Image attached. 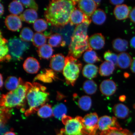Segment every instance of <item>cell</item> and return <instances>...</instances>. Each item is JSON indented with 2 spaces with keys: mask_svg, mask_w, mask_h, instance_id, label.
Segmentation results:
<instances>
[{
  "mask_svg": "<svg viewBox=\"0 0 135 135\" xmlns=\"http://www.w3.org/2000/svg\"><path fill=\"white\" fill-rule=\"evenodd\" d=\"M19 17L21 21L28 23H33L36 21L38 15L36 11L32 9L25 10Z\"/></svg>",
  "mask_w": 135,
  "mask_h": 135,
  "instance_id": "ffe728a7",
  "label": "cell"
},
{
  "mask_svg": "<svg viewBox=\"0 0 135 135\" xmlns=\"http://www.w3.org/2000/svg\"><path fill=\"white\" fill-rule=\"evenodd\" d=\"M48 38V43L51 47H64L66 45V43L64 41L63 36L60 33H56L50 35Z\"/></svg>",
  "mask_w": 135,
  "mask_h": 135,
  "instance_id": "603a6c76",
  "label": "cell"
},
{
  "mask_svg": "<svg viewBox=\"0 0 135 135\" xmlns=\"http://www.w3.org/2000/svg\"><path fill=\"white\" fill-rule=\"evenodd\" d=\"M132 135H135V132H134V134H133Z\"/></svg>",
  "mask_w": 135,
  "mask_h": 135,
  "instance_id": "db71d44e",
  "label": "cell"
},
{
  "mask_svg": "<svg viewBox=\"0 0 135 135\" xmlns=\"http://www.w3.org/2000/svg\"><path fill=\"white\" fill-rule=\"evenodd\" d=\"M104 58L106 61L110 62L114 65H117L118 55L110 50H108L104 53Z\"/></svg>",
  "mask_w": 135,
  "mask_h": 135,
  "instance_id": "60d3db41",
  "label": "cell"
},
{
  "mask_svg": "<svg viewBox=\"0 0 135 135\" xmlns=\"http://www.w3.org/2000/svg\"><path fill=\"white\" fill-rule=\"evenodd\" d=\"M91 20L90 17L86 16L80 10L76 8L71 15L70 24L71 26H77L84 22Z\"/></svg>",
  "mask_w": 135,
  "mask_h": 135,
  "instance_id": "7c38bea8",
  "label": "cell"
},
{
  "mask_svg": "<svg viewBox=\"0 0 135 135\" xmlns=\"http://www.w3.org/2000/svg\"><path fill=\"white\" fill-rule=\"evenodd\" d=\"M109 1L111 4L118 6L122 4L124 2V1L123 0H118V1Z\"/></svg>",
  "mask_w": 135,
  "mask_h": 135,
  "instance_id": "ee69618b",
  "label": "cell"
},
{
  "mask_svg": "<svg viewBox=\"0 0 135 135\" xmlns=\"http://www.w3.org/2000/svg\"><path fill=\"white\" fill-rule=\"evenodd\" d=\"M98 68L93 64H88L84 66L82 70V74L86 78L91 79L97 77Z\"/></svg>",
  "mask_w": 135,
  "mask_h": 135,
  "instance_id": "7402d4cb",
  "label": "cell"
},
{
  "mask_svg": "<svg viewBox=\"0 0 135 135\" xmlns=\"http://www.w3.org/2000/svg\"><path fill=\"white\" fill-rule=\"evenodd\" d=\"M66 57L61 54L54 55L51 58L50 67L52 70L62 72L65 65Z\"/></svg>",
  "mask_w": 135,
  "mask_h": 135,
  "instance_id": "30bf717a",
  "label": "cell"
},
{
  "mask_svg": "<svg viewBox=\"0 0 135 135\" xmlns=\"http://www.w3.org/2000/svg\"><path fill=\"white\" fill-rule=\"evenodd\" d=\"M132 60L131 57L129 54L122 52L118 55L117 65L120 68L126 69L130 66Z\"/></svg>",
  "mask_w": 135,
  "mask_h": 135,
  "instance_id": "44dd1931",
  "label": "cell"
},
{
  "mask_svg": "<svg viewBox=\"0 0 135 135\" xmlns=\"http://www.w3.org/2000/svg\"><path fill=\"white\" fill-rule=\"evenodd\" d=\"M78 6L79 9L89 17L91 16L97 7L94 1L91 0L79 1L78 2Z\"/></svg>",
  "mask_w": 135,
  "mask_h": 135,
  "instance_id": "8fae6325",
  "label": "cell"
},
{
  "mask_svg": "<svg viewBox=\"0 0 135 135\" xmlns=\"http://www.w3.org/2000/svg\"><path fill=\"white\" fill-rule=\"evenodd\" d=\"M7 45L9 55L11 56L12 60L14 61L22 60L23 54L30 47L29 44L16 37L10 38Z\"/></svg>",
  "mask_w": 135,
  "mask_h": 135,
  "instance_id": "8992f818",
  "label": "cell"
},
{
  "mask_svg": "<svg viewBox=\"0 0 135 135\" xmlns=\"http://www.w3.org/2000/svg\"><path fill=\"white\" fill-rule=\"evenodd\" d=\"M33 27L35 31L40 33L45 31L48 28V24L45 20L42 19L37 20L33 23Z\"/></svg>",
  "mask_w": 135,
  "mask_h": 135,
  "instance_id": "ab89813d",
  "label": "cell"
},
{
  "mask_svg": "<svg viewBox=\"0 0 135 135\" xmlns=\"http://www.w3.org/2000/svg\"><path fill=\"white\" fill-rule=\"evenodd\" d=\"M117 89V86L113 81L108 79L103 81L100 85V92L103 94L109 97L115 93Z\"/></svg>",
  "mask_w": 135,
  "mask_h": 135,
  "instance_id": "9a60e30c",
  "label": "cell"
},
{
  "mask_svg": "<svg viewBox=\"0 0 135 135\" xmlns=\"http://www.w3.org/2000/svg\"><path fill=\"white\" fill-rule=\"evenodd\" d=\"M91 20L77 25L75 28L73 35L83 37H88L87 30L89 25L91 22Z\"/></svg>",
  "mask_w": 135,
  "mask_h": 135,
  "instance_id": "f1b7e54d",
  "label": "cell"
},
{
  "mask_svg": "<svg viewBox=\"0 0 135 135\" xmlns=\"http://www.w3.org/2000/svg\"><path fill=\"white\" fill-rule=\"evenodd\" d=\"M83 118L77 116L75 118L71 117L64 124L65 128L61 131L65 135H78L83 133Z\"/></svg>",
  "mask_w": 135,
  "mask_h": 135,
  "instance_id": "52a82bcc",
  "label": "cell"
},
{
  "mask_svg": "<svg viewBox=\"0 0 135 135\" xmlns=\"http://www.w3.org/2000/svg\"><path fill=\"white\" fill-rule=\"evenodd\" d=\"M88 42L89 46L92 50H101L105 45V38L101 33H95L89 38Z\"/></svg>",
  "mask_w": 135,
  "mask_h": 135,
  "instance_id": "4fadbf2b",
  "label": "cell"
},
{
  "mask_svg": "<svg viewBox=\"0 0 135 135\" xmlns=\"http://www.w3.org/2000/svg\"><path fill=\"white\" fill-rule=\"evenodd\" d=\"M23 67L25 71L31 74L37 73L40 68L38 61L33 57L27 58L25 61Z\"/></svg>",
  "mask_w": 135,
  "mask_h": 135,
  "instance_id": "2e32d148",
  "label": "cell"
},
{
  "mask_svg": "<svg viewBox=\"0 0 135 135\" xmlns=\"http://www.w3.org/2000/svg\"><path fill=\"white\" fill-rule=\"evenodd\" d=\"M89 37H85L73 35L69 45L68 55L78 59L84 52L92 49L89 46Z\"/></svg>",
  "mask_w": 135,
  "mask_h": 135,
  "instance_id": "5b68a950",
  "label": "cell"
},
{
  "mask_svg": "<svg viewBox=\"0 0 135 135\" xmlns=\"http://www.w3.org/2000/svg\"><path fill=\"white\" fill-rule=\"evenodd\" d=\"M4 135H16L14 132H6L4 134Z\"/></svg>",
  "mask_w": 135,
  "mask_h": 135,
  "instance_id": "681fc988",
  "label": "cell"
},
{
  "mask_svg": "<svg viewBox=\"0 0 135 135\" xmlns=\"http://www.w3.org/2000/svg\"><path fill=\"white\" fill-rule=\"evenodd\" d=\"M83 58L84 62L88 64H93L101 61V58L98 56L97 53L92 49L84 52Z\"/></svg>",
  "mask_w": 135,
  "mask_h": 135,
  "instance_id": "4316f807",
  "label": "cell"
},
{
  "mask_svg": "<svg viewBox=\"0 0 135 135\" xmlns=\"http://www.w3.org/2000/svg\"><path fill=\"white\" fill-rule=\"evenodd\" d=\"M131 71L133 73H135V57L133 58L131 65Z\"/></svg>",
  "mask_w": 135,
  "mask_h": 135,
  "instance_id": "f6af8a7d",
  "label": "cell"
},
{
  "mask_svg": "<svg viewBox=\"0 0 135 135\" xmlns=\"http://www.w3.org/2000/svg\"><path fill=\"white\" fill-rule=\"evenodd\" d=\"M8 10L12 15H18L23 12V8L21 3L18 1H14L10 3Z\"/></svg>",
  "mask_w": 135,
  "mask_h": 135,
  "instance_id": "e575fe53",
  "label": "cell"
},
{
  "mask_svg": "<svg viewBox=\"0 0 135 135\" xmlns=\"http://www.w3.org/2000/svg\"><path fill=\"white\" fill-rule=\"evenodd\" d=\"M32 41L33 45L39 48L45 45L47 41V37L43 33H36L34 34Z\"/></svg>",
  "mask_w": 135,
  "mask_h": 135,
  "instance_id": "74e56055",
  "label": "cell"
},
{
  "mask_svg": "<svg viewBox=\"0 0 135 135\" xmlns=\"http://www.w3.org/2000/svg\"><path fill=\"white\" fill-rule=\"evenodd\" d=\"M113 111L116 117L120 119H126L130 114L129 108L122 104H115L113 107Z\"/></svg>",
  "mask_w": 135,
  "mask_h": 135,
  "instance_id": "ac0fdd59",
  "label": "cell"
},
{
  "mask_svg": "<svg viewBox=\"0 0 135 135\" xmlns=\"http://www.w3.org/2000/svg\"><path fill=\"white\" fill-rule=\"evenodd\" d=\"M0 7H1V11H0V16H2V15L4 14V7L2 4L1 3V5H0Z\"/></svg>",
  "mask_w": 135,
  "mask_h": 135,
  "instance_id": "7dc6e473",
  "label": "cell"
},
{
  "mask_svg": "<svg viewBox=\"0 0 135 135\" xmlns=\"http://www.w3.org/2000/svg\"><path fill=\"white\" fill-rule=\"evenodd\" d=\"M77 104L79 108L82 110L88 111L91 107L92 99L88 96H82L79 98L78 100Z\"/></svg>",
  "mask_w": 135,
  "mask_h": 135,
  "instance_id": "4dcf8cb0",
  "label": "cell"
},
{
  "mask_svg": "<svg viewBox=\"0 0 135 135\" xmlns=\"http://www.w3.org/2000/svg\"><path fill=\"white\" fill-rule=\"evenodd\" d=\"M83 89L86 94L89 95H92L97 92V84L93 80H87L84 82Z\"/></svg>",
  "mask_w": 135,
  "mask_h": 135,
  "instance_id": "836d02e7",
  "label": "cell"
},
{
  "mask_svg": "<svg viewBox=\"0 0 135 135\" xmlns=\"http://www.w3.org/2000/svg\"><path fill=\"white\" fill-rule=\"evenodd\" d=\"M82 66V63L77 59L68 55L66 57L63 74L67 84L72 86L75 85Z\"/></svg>",
  "mask_w": 135,
  "mask_h": 135,
  "instance_id": "277c9868",
  "label": "cell"
},
{
  "mask_svg": "<svg viewBox=\"0 0 135 135\" xmlns=\"http://www.w3.org/2000/svg\"><path fill=\"white\" fill-rule=\"evenodd\" d=\"M128 129L122 128H113L105 131H102L99 135H132Z\"/></svg>",
  "mask_w": 135,
  "mask_h": 135,
  "instance_id": "d590c367",
  "label": "cell"
},
{
  "mask_svg": "<svg viewBox=\"0 0 135 135\" xmlns=\"http://www.w3.org/2000/svg\"><path fill=\"white\" fill-rule=\"evenodd\" d=\"M119 99L120 100L123 102V101H124L126 100V97L124 96H121V97H120Z\"/></svg>",
  "mask_w": 135,
  "mask_h": 135,
  "instance_id": "f907efd6",
  "label": "cell"
},
{
  "mask_svg": "<svg viewBox=\"0 0 135 135\" xmlns=\"http://www.w3.org/2000/svg\"><path fill=\"white\" fill-rule=\"evenodd\" d=\"M32 30L28 27H25L22 30L20 35V38L23 41L29 42L32 41L34 35Z\"/></svg>",
  "mask_w": 135,
  "mask_h": 135,
  "instance_id": "f35d334b",
  "label": "cell"
},
{
  "mask_svg": "<svg viewBox=\"0 0 135 135\" xmlns=\"http://www.w3.org/2000/svg\"><path fill=\"white\" fill-rule=\"evenodd\" d=\"M130 44L132 48L135 49V36L131 38L130 41Z\"/></svg>",
  "mask_w": 135,
  "mask_h": 135,
  "instance_id": "bcb514c9",
  "label": "cell"
},
{
  "mask_svg": "<svg viewBox=\"0 0 135 135\" xmlns=\"http://www.w3.org/2000/svg\"><path fill=\"white\" fill-rule=\"evenodd\" d=\"M130 12L129 7L123 4L116 6L114 8V13L116 19L123 20L129 17Z\"/></svg>",
  "mask_w": 135,
  "mask_h": 135,
  "instance_id": "e0dca14e",
  "label": "cell"
},
{
  "mask_svg": "<svg viewBox=\"0 0 135 135\" xmlns=\"http://www.w3.org/2000/svg\"><path fill=\"white\" fill-rule=\"evenodd\" d=\"M78 1L53 0L45 9L44 16L48 22L53 26L62 27L70 21L71 15L76 8Z\"/></svg>",
  "mask_w": 135,
  "mask_h": 135,
  "instance_id": "6da1fadb",
  "label": "cell"
},
{
  "mask_svg": "<svg viewBox=\"0 0 135 135\" xmlns=\"http://www.w3.org/2000/svg\"><path fill=\"white\" fill-rule=\"evenodd\" d=\"M98 129L102 131H105L113 128H120L116 118L104 115L99 118V119Z\"/></svg>",
  "mask_w": 135,
  "mask_h": 135,
  "instance_id": "9c48e42d",
  "label": "cell"
},
{
  "mask_svg": "<svg viewBox=\"0 0 135 135\" xmlns=\"http://www.w3.org/2000/svg\"><path fill=\"white\" fill-rule=\"evenodd\" d=\"M27 91L26 83L21 79L17 88L2 96L1 105L2 107L11 109L15 107H21L24 103Z\"/></svg>",
  "mask_w": 135,
  "mask_h": 135,
  "instance_id": "3957f363",
  "label": "cell"
},
{
  "mask_svg": "<svg viewBox=\"0 0 135 135\" xmlns=\"http://www.w3.org/2000/svg\"><path fill=\"white\" fill-rule=\"evenodd\" d=\"M54 50L49 45L45 44L38 48L37 53L40 58L47 59L51 58Z\"/></svg>",
  "mask_w": 135,
  "mask_h": 135,
  "instance_id": "83f0119b",
  "label": "cell"
},
{
  "mask_svg": "<svg viewBox=\"0 0 135 135\" xmlns=\"http://www.w3.org/2000/svg\"><path fill=\"white\" fill-rule=\"evenodd\" d=\"M21 78L19 79L13 76L8 77L5 82V86L8 90L11 91L15 90L20 85Z\"/></svg>",
  "mask_w": 135,
  "mask_h": 135,
  "instance_id": "d6a6232c",
  "label": "cell"
},
{
  "mask_svg": "<svg viewBox=\"0 0 135 135\" xmlns=\"http://www.w3.org/2000/svg\"><path fill=\"white\" fill-rule=\"evenodd\" d=\"M53 110V115L57 119L61 120L63 116L66 114L67 109L65 104L60 103L54 106Z\"/></svg>",
  "mask_w": 135,
  "mask_h": 135,
  "instance_id": "f546056e",
  "label": "cell"
},
{
  "mask_svg": "<svg viewBox=\"0 0 135 135\" xmlns=\"http://www.w3.org/2000/svg\"><path fill=\"white\" fill-rule=\"evenodd\" d=\"M129 17L132 22L135 23V6L131 11Z\"/></svg>",
  "mask_w": 135,
  "mask_h": 135,
  "instance_id": "7bdbcfd3",
  "label": "cell"
},
{
  "mask_svg": "<svg viewBox=\"0 0 135 135\" xmlns=\"http://www.w3.org/2000/svg\"><path fill=\"white\" fill-rule=\"evenodd\" d=\"M18 1L21 3L25 7L30 8V9H33L36 11L38 10V5L35 1L33 0Z\"/></svg>",
  "mask_w": 135,
  "mask_h": 135,
  "instance_id": "b9f144b4",
  "label": "cell"
},
{
  "mask_svg": "<svg viewBox=\"0 0 135 135\" xmlns=\"http://www.w3.org/2000/svg\"><path fill=\"white\" fill-rule=\"evenodd\" d=\"M3 85V77L2 75L1 74V84H0V86H1V89L2 88Z\"/></svg>",
  "mask_w": 135,
  "mask_h": 135,
  "instance_id": "c3c4849f",
  "label": "cell"
},
{
  "mask_svg": "<svg viewBox=\"0 0 135 135\" xmlns=\"http://www.w3.org/2000/svg\"><path fill=\"white\" fill-rule=\"evenodd\" d=\"M1 39H0V61L4 62V58L9 53V49L8 46V41L6 38L3 37L1 31Z\"/></svg>",
  "mask_w": 135,
  "mask_h": 135,
  "instance_id": "1f68e13d",
  "label": "cell"
},
{
  "mask_svg": "<svg viewBox=\"0 0 135 135\" xmlns=\"http://www.w3.org/2000/svg\"><path fill=\"white\" fill-rule=\"evenodd\" d=\"M98 116L96 113H91L84 116L83 119V133L88 135H95L98 129Z\"/></svg>",
  "mask_w": 135,
  "mask_h": 135,
  "instance_id": "ba28073f",
  "label": "cell"
},
{
  "mask_svg": "<svg viewBox=\"0 0 135 135\" xmlns=\"http://www.w3.org/2000/svg\"><path fill=\"white\" fill-rule=\"evenodd\" d=\"M78 135H85V134H84V133H82V134H79Z\"/></svg>",
  "mask_w": 135,
  "mask_h": 135,
  "instance_id": "f5cc1de1",
  "label": "cell"
},
{
  "mask_svg": "<svg viewBox=\"0 0 135 135\" xmlns=\"http://www.w3.org/2000/svg\"><path fill=\"white\" fill-rule=\"evenodd\" d=\"M106 18V15L103 10L98 9L93 13L91 19L94 24L101 25L105 22Z\"/></svg>",
  "mask_w": 135,
  "mask_h": 135,
  "instance_id": "d4e9b609",
  "label": "cell"
},
{
  "mask_svg": "<svg viewBox=\"0 0 135 135\" xmlns=\"http://www.w3.org/2000/svg\"><path fill=\"white\" fill-rule=\"evenodd\" d=\"M37 114L38 116L42 118H50L53 115V109L49 104H45L38 109Z\"/></svg>",
  "mask_w": 135,
  "mask_h": 135,
  "instance_id": "8d00e7d4",
  "label": "cell"
},
{
  "mask_svg": "<svg viewBox=\"0 0 135 135\" xmlns=\"http://www.w3.org/2000/svg\"><path fill=\"white\" fill-rule=\"evenodd\" d=\"M56 75L53 71L50 69H45L44 71L38 74L35 77V80H38L47 83H51L57 78Z\"/></svg>",
  "mask_w": 135,
  "mask_h": 135,
  "instance_id": "d6986e66",
  "label": "cell"
},
{
  "mask_svg": "<svg viewBox=\"0 0 135 135\" xmlns=\"http://www.w3.org/2000/svg\"><path fill=\"white\" fill-rule=\"evenodd\" d=\"M5 23L8 29L12 31H18L22 26L21 18L17 15H10L7 16Z\"/></svg>",
  "mask_w": 135,
  "mask_h": 135,
  "instance_id": "5bb4252c",
  "label": "cell"
},
{
  "mask_svg": "<svg viewBox=\"0 0 135 135\" xmlns=\"http://www.w3.org/2000/svg\"><path fill=\"white\" fill-rule=\"evenodd\" d=\"M27 91L26 98L29 108L25 111V115L28 116L38 111L39 107L45 104L48 100L49 94L46 88L37 83L26 82Z\"/></svg>",
  "mask_w": 135,
  "mask_h": 135,
  "instance_id": "7a4b0ae2",
  "label": "cell"
},
{
  "mask_svg": "<svg viewBox=\"0 0 135 135\" xmlns=\"http://www.w3.org/2000/svg\"><path fill=\"white\" fill-rule=\"evenodd\" d=\"M112 46L113 48L116 51L122 53L128 49L129 44L126 40L118 38L113 41Z\"/></svg>",
  "mask_w": 135,
  "mask_h": 135,
  "instance_id": "484cf974",
  "label": "cell"
},
{
  "mask_svg": "<svg viewBox=\"0 0 135 135\" xmlns=\"http://www.w3.org/2000/svg\"><path fill=\"white\" fill-rule=\"evenodd\" d=\"M114 65L109 62L104 61L101 64L99 73L102 76H108L112 75L115 69Z\"/></svg>",
  "mask_w": 135,
  "mask_h": 135,
  "instance_id": "cb8c5ba5",
  "label": "cell"
},
{
  "mask_svg": "<svg viewBox=\"0 0 135 135\" xmlns=\"http://www.w3.org/2000/svg\"><path fill=\"white\" fill-rule=\"evenodd\" d=\"M94 1L96 3V4L97 5V6L100 5L101 2V1H99V0H98V1Z\"/></svg>",
  "mask_w": 135,
  "mask_h": 135,
  "instance_id": "816d5d0a",
  "label": "cell"
}]
</instances>
